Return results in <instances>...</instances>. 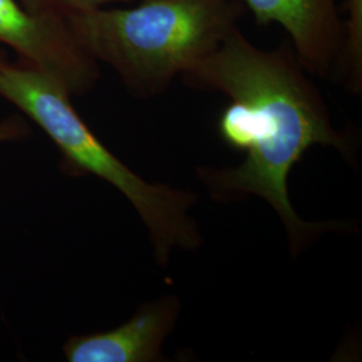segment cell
Returning <instances> with one entry per match:
<instances>
[{"label": "cell", "instance_id": "2", "mask_svg": "<svg viewBox=\"0 0 362 362\" xmlns=\"http://www.w3.org/2000/svg\"><path fill=\"white\" fill-rule=\"evenodd\" d=\"M246 11L242 0H141L66 19L78 45L113 67L130 94L152 98L215 52Z\"/></svg>", "mask_w": 362, "mask_h": 362}, {"label": "cell", "instance_id": "7", "mask_svg": "<svg viewBox=\"0 0 362 362\" xmlns=\"http://www.w3.org/2000/svg\"><path fill=\"white\" fill-rule=\"evenodd\" d=\"M344 45L333 77L346 90L360 95L362 90V0H344Z\"/></svg>", "mask_w": 362, "mask_h": 362}, {"label": "cell", "instance_id": "3", "mask_svg": "<svg viewBox=\"0 0 362 362\" xmlns=\"http://www.w3.org/2000/svg\"><path fill=\"white\" fill-rule=\"evenodd\" d=\"M0 95L50 137L65 175L95 176L128 199L148 228L160 264L168 263L175 248L194 251L202 245V233L191 216L197 197L134 173L85 124L59 81L19 61L8 62L0 66Z\"/></svg>", "mask_w": 362, "mask_h": 362}, {"label": "cell", "instance_id": "9", "mask_svg": "<svg viewBox=\"0 0 362 362\" xmlns=\"http://www.w3.org/2000/svg\"><path fill=\"white\" fill-rule=\"evenodd\" d=\"M31 136V128L22 116L13 115L0 122V144L16 143Z\"/></svg>", "mask_w": 362, "mask_h": 362}, {"label": "cell", "instance_id": "8", "mask_svg": "<svg viewBox=\"0 0 362 362\" xmlns=\"http://www.w3.org/2000/svg\"><path fill=\"white\" fill-rule=\"evenodd\" d=\"M134 0H19L28 13L67 18L69 15L103 8L115 3H132Z\"/></svg>", "mask_w": 362, "mask_h": 362}, {"label": "cell", "instance_id": "6", "mask_svg": "<svg viewBox=\"0 0 362 362\" xmlns=\"http://www.w3.org/2000/svg\"><path fill=\"white\" fill-rule=\"evenodd\" d=\"M180 313L176 297L143 305L127 321L109 332L73 336L64 345L70 362L164 361L161 348L175 329Z\"/></svg>", "mask_w": 362, "mask_h": 362}, {"label": "cell", "instance_id": "5", "mask_svg": "<svg viewBox=\"0 0 362 362\" xmlns=\"http://www.w3.org/2000/svg\"><path fill=\"white\" fill-rule=\"evenodd\" d=\"M257 23L285 28L310 76H333L344 45V19L337 0H242Z\"/></svg>", "mask_w": 362, "mask_h": 362}, {"label": "cell", "instance_id": "4", "mask_svg": "<svg viewBox=\"0 0 362 362\" xmlns=\"http://www.w3.org/2000/svg\"><path fill=\"white\" fill-rule=\"evenodd\" d=\"M0 43L71 95L89 93L100 79L98 62L78 45L66 18L28 13L19 0H0Z\"/></svg>", "mask_w": 362, "mask_h": 362}, {"label": "cell", "instance_id": "1", "mask_svg": "<svg viewBox=\"0 0 362 362\" xmlns=\"http://www.w3.org/2000/svg\"><path fill=\"white\" fill-rule=\"evenodd\" d=\"M181 78L192 89L219 91L230 98L218 119L220 140L246 152L238 167L197 169L214 199L266 200L285 226L293 255L325 231L337 230V221L300 219L290 202L287 180L313 146L336 148L351 160L356 144L334 128L321 91L290 40L263 50L235 27L215 52Z\"/></svg>", "mask_w": 362, "mask_h": 362}, {"label": "cell", "instance_id": "10", "mask_svg": "<svg viewBox=\"0 0 362 362\" xmlns=\"http://www.w3.org/2000/svg\"><path fill=\"white\" fill-rule=\"evenodd\" d=\"M6 64H8L7 54H6L3 49H0V66L6 65Z\"/></svg>", "mask_w": 362, "mask_h": 362}]
</instances>
